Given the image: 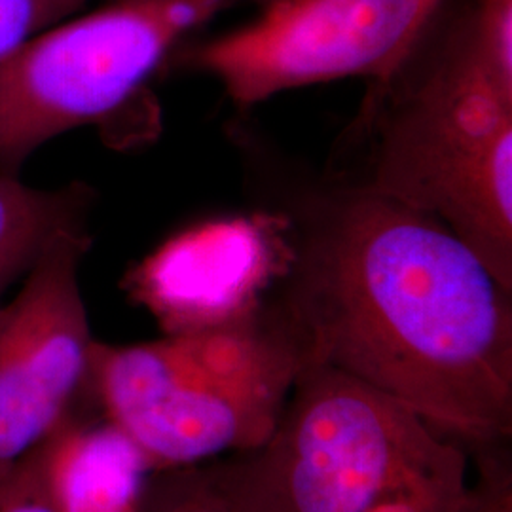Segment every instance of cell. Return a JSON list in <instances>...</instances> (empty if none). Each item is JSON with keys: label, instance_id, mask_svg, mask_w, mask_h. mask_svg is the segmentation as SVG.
<instances>
[{"label": "cell", "instance_id": "obj_3", "mask_svg": "<svg viewBox=\"0 0 512 512\" xmlns=\"http://www.w3.org/2000/svg\"><path fill=\"white\" fill-rule=\"evenodd\" d=\"M306 365L270 296L260 310L217 329L120 346L95 340L86 399L158 473L260 446Z\"/></svg>", "mask_w": 512, "mask_h": 512}, {"label": "cell", "instance_id": "obj_10", "mask_svg": "<svg viewBox=\"0 0 512 512\" xmlns=\"http://www.w3.org/2000/svg\"><path fill=\"white\" fill-rule=\"evenodd\" d=\"M93 202L88 184L44 190L0 173V304L55 234L88 224Z\"/></svg>", "mask_w": 512, "mask_h": 512}, {"label": "cell", "instance_id": "obj_6", "mask_svg": "<svg viewBox=\"0 0 512 512\" xmlns=\"http://www.w3.org/2000/svg\"><path fill=\"white\" fill-rule=\"evenodd\" d=\"M423 27L420 0H266L249 23L173 54L238 107L349 76L374 78L382 93Z\"/></svg>", "mask_w": 512, "mask_h": 512}, {"label": "cell", "instance_id": "obj_4", "mask_svg": "<svg viewBox=\"0 0 512 512\" xmlns=\"http://www.w3.org/2000/svg\"><path fill=\"white\" fill-rule=\"evenodd\" d=\"M412 52L423 55V71L387 116L366 184L437 217L476 255H505L512 245V84L484 55L471 0H444Z\"/></svg>", "mask_w": 512, "mask_h": 512}, {"label": "cell", "instance_id": "obj_1", "mask_svg": "<svg viewBox=\"0 0 512 512\" xmlns=\"http://www.w3.org/2000/svg\"><path fill=\"white\" fill-rule=\"evenodd\" d=\"M272 300L308 365L399 401L467 450L512 437V293L437 217L368 184L319 203Z\"/></svg>", "mask_w": 512, "mask_h": 512}, {"label": "cell", "instance_id": "obj_13", "mask_svg": "<svg viewBox=\"0 0 512 512\" xmlns=\"http://www.w3.org/2000/svg\"><path fill=\"white\" fill-rule=\"evenodd\" d=\"M88 0H0V57L74 16Z\"/></svg>", "mask_w": 512, "mask_h": 512}, {"label": "cell", "instance_id": "obj_2", "mask_svg": "<svg viewBox=\"0 0 512 512\" xmlns=\"http://www.w3.org/2000/svg\"><path fill=\"white\" fill-rule=\"evenodd\" d=\"M469 450L323 365L300 372L272 435L215 459L239 512H459Z\"/></svg>", "mask_w": 512, "mask_h": 512}, {"label": "cell", "instance_id": "obj_14", "mask_svg": "<svg viewBox=\"0 0 512 512\" xmlns=\"http://www.w3.org/2000/svg\"><path fill=\"white\" fill-rule=\"evenodd\" d=\"M0 512H54L44 492L38 450L0 478Z\"/></svg>", "mask_w": 512, "mask_h": 512}, {"label": "cell", "instance_id": "obj_9", "mask_svg": "<svg viewBox=\"0 0 512 512\" xmlns=\"http://www.w3.org/2000/svg\"><path fill=\"white\" fill-rule=\"evenodd\" d=\"M38 461L54 512H145L150 463L88 399L38 450Z\"/></svg>", "mask_w": 512, "mask_h": 512}, {"label": "cell", "instance_id": "obj_15", "mask_svg": "<svg viewBox=\"0 0 512 512\" xmlns=\"http://www.w3.org/2000/svg\"><path fill=\"white\" fill-rule=\"evenodd\" d=\"M421 2V12H423V18H425V25H427V21L431 19V16L439 10L440 4L444 2V0H420Z\"/></svg>", "mask_w": 512, "mask_h": 512}, {"label": "cell", "instance_id": "obj_7", "mask_svg": "<svg viewBox=\"0 0 512 512\" xmlns=\"http://www.w3.org/2000/svg\"><path fill=\"white\" fill-rule=\"evenodd\" d=\"M88 224L65 228L0 304V478L86 401L95 338L80 291Z\"/></svg>", "mask_w": 512, "mask_h": 512}, {"label": "cell", "instance_id": "obj_5", "mask_svg": "<svg viewBox=\"0 0 512 512\" xmlns=\"http://www.w3.org/2000/svg\"><path fill=\"white\" fill-rule=\"evenodd\" d=\"M266 0H109L0 57V173L19 177L57 135L126 107L205 23Z\"/></svg>", "mask_w": 512, "mask_h": 512}, {"label": "cell", "instance_id": "obj_12", "mask_svg": "<svg viewBox=\"0 0 512 512\" xmlns=\"http://www.w3.org/2000/svg\"><path fill=\"white\" fill-rule=\"evenodd\" d=\"M475 473L469 475L459 512H512V454L509 442L469 450Z\"/></svg>", "mask_w": 512, "mask_h": 512}, {"label": "cell", "instance_id": "obj_8", "mask_svg": "<svg viewBox=\"0 0 512 512\" xmlns=\"http://www.w3.org/2000/svg\"><path fill=\"white\" fill-rule=\"evenodd\" d=\"M291 260L285 222L268 215L205 220L145 256L124 279L164 334L217 329L260 310Z\"/></svg>", "mask_w": 512, "mask_h": 512}, {"label": "cell", "instance_id": "obj_11", "mask_svg": "<svg viewBox=\"0 0 512 512\" xmlns=\"http://www.w3.org/2000/svg\"><path fill=\"white\" fill-rule=\"evenodd\" d=\"M145 512H239L215 461L158 471L148 480Z\"/></svg>", "mask_w": 512, "mask_h": 512}]
</instances>
